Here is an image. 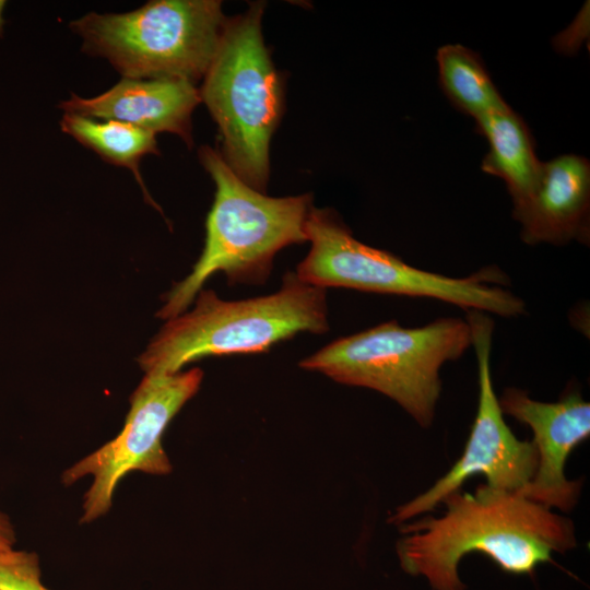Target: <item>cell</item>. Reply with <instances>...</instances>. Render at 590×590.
<instances>
[{
    "instance_id": "obj_1",
    "label": "cell",
    "mask_w": 590,
    "mask_h": 590,
    "mask_svg": "<svg viewBox=\"0 0 590 590\" xmlns=\"http://www.w3.org/2000/svg\"><path fill=\"white\" fill-rule=\"evenodd\" d=\"M442 503L446 511L400 524L397 543L401 567L424 576L434 590H464L458 565L481 553L503 571L532 575L554 553L576 546L573 521L519 493L480 484L472 493L456 492Z\"/></svg>"
},
{
    "instance_id": "obj_2",
    "label": "cell",
    "mask_w": 590,
    "mask_h": 590,
    "mask_svg": "<svg viewBox=\"0 0 590 590\" xmlns=\"http://www.w3.org/2000/svg\"><path fill=\"white\" fill-rule=\"evenodd\" d=\"M199 160L215 184L204 247L191 272L164 296L156 314L164 320L185 312L214 273H224L231 285L264 284L280 250L308 241L311 194L268 197L245 184L208 145L200 148Z\"/></svg>"
},
{
    "instance_id": "obj_3",
    "label": "cell",
    "mask_w": 590,
    "mask_h": 590,
    "mask_svg": "<svg viewBox=\"0 0 590 590\" xmlns=\"http://www.w3.org/2000/svg\"><path fill=\"white\" fill-rule=\"evenodd\" d=\"M328 330L326 290L288 271L280 290L264 296L224 300L201 290L193 308L168 319L138 362L145 374H175L203 357L262 353L300 332Z\"/></svg>"
},
{
    "instance_id": "obj_4",
    "label": "cell",
    "mask_w": 590,
    "mask_h": 590,
    "mask_svg": "<svg viewBox=\"0 0 590 590\" xmlns=\"http://www.w3.org/2000/svg\"><path fill=\"white\" fill-rule=\"evenodd\" d=\"M471 343L465 319L441 318L417 328L390 320L334 340L299 366L343 385L376 390L428 427L441 391V366L461 357Z\"/></svg>"
},
{
    "instance_id": "obj_5",
    "label": "cell",
    "mask_w": 590,
    "mask_h": 590,
    "mask_svg": "<svg viewBox=\"0 0 590 590\" xmlns=\"http://www.w3.org/2000/svg\"><path fill=\"white\" fill-rule=\"evenodd\" d=\"M305 228L310 249L295 273L311 285L435 298L506 318L526 312L524 302L505 287L508 278L498 268L450 278L412 267L354 238L331 209L312 206Z\"/></svg>"
},
{
    "instance_id": "obj_6",
    "label": "cell",
    "mask_w": 590,
    "mask_h": 590,
    "mask_svg": "<svg viewBox=\"0 0 590 590\" xmlns=\"http://www.w3.org/2000/svg\"><path fill=\"white\" fill-rule=\"evenodd\" d=\"M263 2L252 3L228 19L199 93L219 127L222 157L245 184L264 193L283 82L263 42Z\"/></svg>"
},
{
    "instance_id": "obj_7",
    "label": "cell",
    "mask_w": 590,
    "mask_h": 590,
    "mask_svg": "<svg viewBox=\"0 0 590 590\" xmlns=\"http://www.w3.org/2000/svg\"><path fill=\"white\" fill-rule=\"evenodd\" d=\"M228 19L216 0H155L126 13L91 12L70 27L88 55L125 79H203Z\"/></svg>"
},
{
    "instance_id": "obj_8",
    "label": "cell",
    "mask_w": 590,
    "mask_h": 590,
    "mask_svg": "<svg viewBox=\"0 0 590 590\" xmlns=\"http://www.w3.org/2000/svg\"><path fill=\"white\" fill-rule=\"evenodd\" d=\"M202 378L199 367L175 374H145L130 397L121 432L62 473L64 485L86 475L94 479L84 495L82 523L107 514L117 485L128 473L172 472L162 438L174 416L198 392Z\"/></svg>"
},
{
    "instance_id": "obj_9",
    "label": "cell",
    "mask_w": 590,
    "mask_h": 590,
    "mask_svg": "<svg viewBox=\"0 0 590 590\" xmlns=\"http://www.w3.org/2000/svg\"><path fill=\"white\" fill-rule=\"evenodd\" d=\"M467 322L477 362L479 401L474 423L462 456L427 491L396 508L389 522L400 526L432 511L472 476L483 474L486 485L520 493L533 479L539 456L532 441L519 440L504 420L492 379L491 352L494 322L480 310H469Z\"/></svg>"
},
{
    "instance_id": "obj_10",
    "label": "cell",
    "mask_w": 590,
    "mask_h": 590,
    "mask_svg": "<svg viewBox=\"0 0 590 590\" xmlns=\"http://www.w3.org/2000/svg\"><path fill=\"white\" fill-rule=\"evenodd\" d=\"M499 405L504 414L531 428L539 456L533 479L519 494L550 509L570 511L578 502L581 481L567 480L565 464L571 451L589 438V402L577 391L556 402H541L523 390L509 388Z\"/></svg>"
},
{
    "instance_id": "obj_11",
    "label": "cell",
    "mask_w": 590,
    "mask_h": 590,
    "mask_svg": "<svg viewBox=\"0 0 590 590\" xmlns=\"http://www.w3.org/2000/svg\"><path fill=\"white\" fill-rule=\"evenodd\" d=\"M200 102L199 90L188 81L123 78L92 98L72 93L58 107L64 114L117 120L153 133L170 132L191 148V115Z\"/></svg>"
},
{
    "instance_id": "obj_12",
    "label": "cell",
    "mask_w": 590,
    "mask_h": 590,
    "mask_svg": "<svg viewBox=\"0 0 590 590\" xmlns=\"http://www.w3.org/2000/svg\"><path fill=\"white\" fill-rule=\"evenodd\" d=\"M521 238L530 245L589 240L590 164L577 155L543 163L538 187L514 209Z\"/></svg>"
},
{
    "instance_id": "obj_13",
    "label": "cell",
    "mask_w": 590,
    "mask_h": 590,
    "mask_svg": "<svg viewBox=\"0 0 590 590\" xmlns=\"http://www.w3.org/2000/svg\"><path fill=\"white\" fill-rule=\"evenodd\" d=\"M475 120L489 146L481 167L506 182L516 209L533 193L542 174L543 163L535 155L531 133L510 107Z\"/></svg>"
},
{
    "instance_id": "obj_14",
    "label": "cell",
    "mask_w": 590,
    "mask_h": 590,
    "mask_svg": "<svg viewBox=\"0 0 590 590\" xmlns=\"http://www.w3.org/2000/svg\"><path fill=\"white\" fill-rule=\"evenodd\" d=\"M60 128L104 161L129 168L145 198L158 209L145 189L139 168L142 157L160 153L155 133L117 120L94 119L73 114H63Z\"/></svg>"
},
{
    "instance_id": "obj_15",
    "label": "cell",
    "mask_w": 590,
    "mask_h": 590,
    "mask_svg": "<svg viewBox=\"0 0 590 590\" xmlns=\"http://www.w3.org/2000/svg\"><path fill=\"white\" fill-rule=\"evenodd\" d=\"M440 85L449 101L474 119L509 108L493 84L480 57L459 44L437 50Z\"/></svg>"
},
{
    "instance_id": "obj_16",
    "label": "cell",
    "mask_w": 590,
    "mask_h": 590,
    "mask_svg": "<svg viewBox=\"0 0 590 590\" xmlns=\"http://www.w3.org/2000/svg\"><path fill=\"white\" fill-rule=\"evenodd\" d=\"M0 590H50L42 582L37 554L13 548L0 551Z\"/></svg>"
},
{
    "instance_id": "obj_17",
    "label": "cell",
    "mask_w": 590,
    "mask_h": 590,
    "mask_svg": "<svg viewBox=\"0 0 590 590\" xmlns=\"http://www.w3.org/2000/svg\"><path fill=\"white\" fill-rule=\"evenodd\" d=\"M15 533L9 518L0 512V551L13 548Z\"/></svg>"
},
{
    "instance_id": "obj_18",
    "label": "cell",
    "mask_w": 590,
    "mask_h": 590,
    "mask_svg": "<svg viewBox=\"0 0 590 590\" xmlns=\"http://www.w3.org/2000/svg\"><path fill=\"white\" fill-rule=\"evenodd\" d=\"M5 8V1H0V37L3 33V26H4V19H3V10Z\"/></svg>"
}]
</instances>
